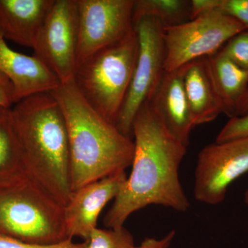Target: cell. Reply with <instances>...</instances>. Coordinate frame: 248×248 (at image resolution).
<instances>
[{"label": "cell", "mask_w": 248, "mask_h": 248, "mask_svg": "<svg viewBox=\"0 0 248 248\" xmlns=\"http://www.w3.org/2000/svg\"><path fill=\"white\" fill-rule=\"evenodd\" d=\"M135 151L132 171L104 217L108 229L124 227L129 217L150 205L185 213L190 204L179 175L187 147L170 133L151 102L143 104L133 124Z\"/></svg>", "instance_id": "6da1fadb"}, {"label": "cell", "mask_w": 248, "mask_h": 248, "mask_svg": "<svg viewBox=\"0 0 248 248\" xmlns=\"http://www.w3.org/2000/svg\"><path fill=\"white\" fill-rule=\"evenodd\" d=\"M49 93L58 101L66 122L72 193L91 183L125 172L131 166L134 141L91 107L74 80Z\"/></svg>", "instance_id": "7a4b0ae2"}, {"label": "cell", "mask_w": 248, "mask_h": 248, "mask_svg": "<svg viewBox=\"0 0 248 248\" xmlns=\"http://www.w3.org/2000/svg\"><path fill=\"white\" fill-rule=\"evenodd\" d=\"M26 173L64 207L72 195L69 140L64 115L50 93L19 101L11 108Z\"/></svg>", "instance_id": "3957f363"}, {"label": "cell", "mask_w": 248, "mask_h": 248, "mask_svg": "<svg viewBox=\"0 0 248 248\" xmlns=\"http://www.w3.org/2000/svg\"><path fill=\"white\" fill-rule=\"evenodd\" d=\"M0 234L36 245L72 239L64 207L27 174L0 183Z\"/></svg>", "instance_id": "277c9868"}, {"label": "cell", "mask_w": 248, "mask_h": 248, "mask_svg": "<svg viewBox=\"0 0 248 248\" xmlns=\"http://www.w3.org/2000/svg\"><path fill=\"white\" fill-rule=\"evenodd\" d=\"M135 29L123 40L93 54L78 65L75 84L93 109L116 123L126 97L138 54Z\"/></svg>", "instance_id": "5b68a950"}, {"label": "cell", "mask_w": 248, "mask_h": 248, "mask_svg": "<svg viewBox=\"0 0 248 248\" xmlns=\"http://www.w3.org/2000/svg\"><path fill=\"white\" fill-rule=\"evenodd\" d=\"M248 28L220 11L164 29L165 71H176L189 62L208 58Z\"/></svg>", "instance_id": "8992f818"}, {"label": "cell", "mask_w": 248, "mask_h": 248, "mask_svg": "<svg viewBox=\"0 0 248 248\" xmlns=\"http://www.w3.org/2000/svg\"><path fill=\"white\" fill-rule=\"evenodd\" d=\"M133 24L138 36V58L115 123L121 133L130 138L135 116L145 103L153 99L165 73L164 27L151 17L138 18Z\"/></svg>", "instance_id": "52a82bcc"}, {"label": "cell", "mask_w": 248, "mask_h": 248, "mask_svg": "<svg viewBox=\"0 0 248 248\" xmlns=\"http://www.w3.org/2000/svg\"><path fill=\"white\" fill-rule=\"evenodd\" d=\"M79 16L77 0H55L41 29L33 56L60 80L73 79L77 68Z\"/></svg>", "instance_id": "ba28073f"}, {"label": "cell", "mask_w": 248, "mask_h": 248, "mask_svg": "<svg viewBox=\"0 0 248 248\" xmlns=\"http://www.w3.org/2000/svg\"><path fill=\"white\" fill-rule=\"evenodd\" d=\"M79 16L77 67L134 31L135 0H77Z\"/></svg>", "instance_id": "9c48e42d"}, {"label": "cell", "mask_w": 248, "mask_h": 248, "mask_svg": "<svg viewBox=\"0 0 248 248\" xmlns=\"http://www.w3.org/2000/svg\"><path fill=\"white\" fill-rule=\"evenodd\" d=\"M248 172V138L215 142L199 153L195 172L196 200L221 203L232 183Z\"/></svg>", "instance_id": "30bf717a"}, {"label": "cell", "mask_w": 248, "mask_h": 248, "mask_svg": "<svg viewBox=\"0 0 248 248\" xmlns=\"http://www.w3.org/2000/svg\"><path fill=\"white\" fill-rule=\"evenodd\" d=\"M127 178L125 172L119 173L73 192L64 206L65 223L69 238L89 241L91 233L97 228L103 209L119 195Z\"/></svg>", "instance_id": "8fae6325"}, {"label": "cell", "mask_w": 248, "mask_h": 248, "mask_svg": "<svg viewBox=\"0 0 248 248\" xmlns=\"http://www.w3.org/2000/svg\"><path fill=\"white\" fill-rule=\"evenodd\" d=\"M0 72L14 86V104L29 96L57 89L60 80L34 56L10 48L0 29Z\"/></svg>", "instance_id": "7c38bea8"}, {"label": "cell", "mask_w": 248, "mask_h": 248, "mask_svg": "<svg viewBox=\"0 0 248 248\" xmlns=\"http://www.w3.org/2000/svg\"><path fill=\"white\" fill-rule=\"evenodd\" d=\"M150 102L170 133L187 148L195 125L186 97L181 68L165 71Z\"/></svg>", "instance_id": "4fadbf2b"}, {"label": "cell", "mask_w": 248, "mask_h": 248, "mask_svg": "<svg viewBox=\"0 0 248 248\" xmlns=\"http://www.w3.org/2000/svg\"><path fill=\"white\" fill-rule=\"evenodd\" d=\"M55 0H0V29L5 40L33 49Z\"/></svg>", "instance_id": "5bb4252c"}, {"label": "cell", "mask_w": 248, "mask_h": 248, "mask_svg": "<svg viewBox=\"0 0 248 248\" xmlns=\"http://www.w3.org/2000/svg\"><path fill=\"white\" fill-rule=\"evenodd\" d=\"M182 72L184 90L196 125L209 123L223 113L208 58L184 65Z\"/></svg>", "instance_id": "9a60e30c"}, {"label": "cell", "mask_w": 248, "mask_h": 248, "mask_svg": "<svg viewBox=\"0 0 248 248\" xmlns=\"http://www.w3.org/2000/svg\"><path fill=\"white\" fill-rule=\"evenodd\" d=\"M208 59L223 113L231 119L236 117L248 90V71L237 66L221 50Z\"/></svg>", "instance_id": "2e32d148"}, {"label": "cell", "mask_w": 248, "mask_h": 248, "mask_svg": "<svg viewBox=\"0 0 248 248\" xmlns=\"http://www.w3.org/2000/svg\"><path fill=\"white\" fill-rule=\"evenodd\" d=\"M27 174L11 108L0 107V183Z\"/></svg>", "instance_id": "e0dca14e"}, {"label": "cell", "mask_w": 248, "mask_h": 248, "mask_svg": "<svg viewBox=\"0 0 248 248\" xmlns=\"http://www.w3.org/2000/svg\"><path fill=\"white\" fill-rule=\"evenodd\" d=\"M190 1L187 0H135L133 21L151 17L165 29L190 20Z\"/></svg>", "instance_id": "ac0fdd59"}, {"label": "cell", "mask_w": 248, "mask_h": 248, "mask_svg": "<svg viewBox=\"0 0 248 248\" xmlns=\"http://www.w3.org/2000/svg\"><path fill=\"white\" fill-rule=\"evenodd\" d=\"M89 248H125L134 244L131 233L124 227L116 229L96 228L91 233Z\"/></svg>", "instance_id": "d6986e66"}, {"label": "cell", "mask_w": 248, "mask_h": 248, "mask_svg": "<svg viewBox=\"0 0 248 248\" xmlns=\"http://www.w3.org/2000/svg\"><path fill=\"white\" fill-rule=\"evenodd\" d=\"M220 50L237 66L248 71V29L234 36Z\"/></svg>", "instance_id": "ffe728a7"}, {"label": "cell", "mask_w": 248, "mask_h": 248, "mask_svg": "<svg viewBox=\"0 0 248 248\" xmlns=\"http://www.w3.org/2000/svg\"><path fill=\"white\" fill-rule=\"evenodd\" d=\"M248 138V114L230 119L217 135L215 142Z\"/></svg>", "instance_id": "44dd1931"}, {"label": "cell", "mask_w": 248, "mask_h": 248, "mask_svg": "<svg viewBox=\"0 0 248 248\" xmlns=\"http://www.w3.org/2000/svg\"><path fill=\"white\" fill-rule=\"evenodd\" d=\"M215 11L234 18L248 29V0H218Z\"/></svg>", "instance_id": "7402d4cb"}, {"label": "cell", "mask_w": 248, "mask_h": 248, "mask_svg": "<svg viewBox=\"0 0 248 248\" xmlns=\"http://www.w3.org/2000/svg\"><path fill=\"white\" fill-rule=\"evenodd\" d=\"M0 248H89V242L75 243L73 239H68L57 244L36 245L22 242L0 234Z\"/></svg>", "instance_id": "603a6c76"}, {"label": "cell", "mask_w": 248, "mask_h": 248, "mask_svg": "<svg viewBox=\"0 0 248 248\" xmlns=\"http://www.w3.org/2000/svg\"><path fill=\"white\" fill-rule=\"evenodd\" d=\"M14 86L9 78L0 72V107L11 108L14 104Z\"/></svg>", "instance_id": "cb8c5ba5"}, {"label": "cell", "mask_w": 248, "mask_h": 248, "mask_svg": "<svg viewBox=\"0 0 248 248\" xmlns=\"http://www.w3.org/2000/svg\"><path fill=\"white\" fill-rule=\"evenodd\" d=\"M174 236H175V231H172L169 232V234H166L162 239L146 238L139 246H135V244H132L125 248H169Z\"/></svg>", "instance_id": "d4e9b609"}, {"label": "cell", "mask_w": 248, "mask_h": 248, "mask_svg": "<svg viewBox=\"0 0 248 248\" xmlns=\"http://www.w3.org/2000/svg\"><path fill=\"white\" fill-rule=\"evenodd\" d=\"M247 114H248V88L239 108H238L236 117H241V116L246 115Z\"/></svg>", "instance_id": "484cf974"}, {"label": "cell", "mask_w": 248, "mask_h": 248, "mask_svg": "<svg viewBox=\"0 0 248 248\" xmlns=\"http://www.w3.org/2000/svg\"><path fill=\"white\" fill-rule=\"evenodd\" d=\"M244 202L245 203L248 205V188L247 189V190L246 191V192H245Z\"/></svg>", "instance_id": "4316f807"}]
</instances>
